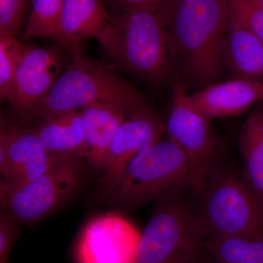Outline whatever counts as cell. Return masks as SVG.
Listing matches in <instances>:
<instances>
[{
  "mask_svg": "<svg viewBox=\"0 0 263 263\" xmlns=\"http://www.w3.org/2000/svg\"><path fill=\"white\" fill-rule=\"evenodd\" d=\"M174 57L197 82L212 84L226 60V0H167L158 9Z\"/></svg>",
  "mask_w": 263,
  "mask_h": 263,
  "instance_id": "cell-1",
  "label": "cell"
},
{
  "mask_svg": "<svg viewBox=\"0 0 263 263\" xmlns=\"http://www.w3.org/2000/svg\"><path fill=\"white\" fill-rule=\"evenodd\" d=\"M70 62L49 91L18 122L26 126L96 103H113L130 114L147 105L143 96L111 69L85 54L79 43L65 46Z\"/></svg>",
  "mask_w": 263,
  "mask_h": 263,
  "instance_id": "cell-2",
  "label": "cell"
},
{
  "mask_svg": "<svg viewBox=\"0 0 263 263\" xmlns=\"http://www.w3.org/2000/svg\"><path fill=\"white\" fill-rule=\"evenodd\" d=\"M188 190L196 193L195 169L182 151L167 138L155 142L132 159L101 195L114 205L134 208Z\"/></svg>",
  "mask_w": 263,
  "mask_h": 263,
  "instance_id": "cell-3",
  "label": "cell"
},
{
  "mask_svg": "<svg viewBox=\"0 0 263 263\" xmlns=\"http://www.w3.org/2000/svg\"><path fill=\"white\" fill-rule=\"evenodd\" d=\"M193 211L203 240L263 239V207L245 176L219 162Z\"/></svg>",
  "mask_w": 263,
  "mask_h": 263,
  "instance_id": "cell-4",
  "label": "cell"
},
{
  "mask_svg": "<svg viewBox=\"0 0 263 263\" xmlns=\"http://www.w3.org/2000/svg\"><path fill=\"white\" fill-rule=\"evenodd\" d=\"M112 22L113 38L108 52L119 67L145 80L165 79L174 56L158 9L130 8L112 15Z\"/></svg>",
  "mask_w": 263,
  "mask_h": 263,
  "instance_id": "cell-5",
  "label": "cell"
},
{
  "mask_svg": "<svg viewBox=\"0 0 263 263\" xmlns=\"http://www.w3.org/2000/svg\"><path fill=\"white\" fill-rule=\"evenodd\" d=\"M156 202L133 263L187 262L204 241L193 209L183 193Z\"/></svg>",
  "mask_w": 263,
  "mask_h": 263,
  "instance_id": "cell-6",
  "label": "cell"
},
{
  "mask_svg": "<svg viewBox=\"0 0 263 263\" xmlns=\"http://www.w3.org/2000/svg\"><path fill=\"white\" fill-rule=\"evenodd\" d=\"M82 159L61 162L39 177L21 183H0L1 212L18 224L44 219L76 193L83 176Z\"/></svg>",
  "mask_w": 263,
  "mask_h": 263,
  "instance_id": "cell-7",
  "label": "cell"
},
{
  "mask_svg": "<svg viewBox=\"0 0 263 263\" xmlns=\"http://www.w3.org/2000/svg\"><path fill=\"white\" fill-rule=\"evenodd\" d=\"M211 119L191 101L182 84L175 86L164 133L188 157L195 169L199 195L219 163L217 142Z\"/></svg>",
  "mask_w": 263,
  "mask_h": 263,
  "instance_id": "cell-8",
  "label": "cell"
},
{
  "mask_svg": "<svg viewBox=\"0 0 263 263\" xmlns=\"http://www.w3.org/2000/svg\"><path fill=\"white\" fill-rule=\"evenodd\" d=\"M141 233L114 213L90 220L74 247L76 263H133Z\"/></svg>",
  "mask_w": 263,
  "mask_h": 263,
  "instance_id": "cell-9",
  "label": "cell"
},
{
  "mask_svg": "<svg viewBox=\"0 0 263 263\" xmlns=\"http://www.w3.org/2000/svg\"><path fill=\"white\" fill-rule=\"evenodd\" d=\"M61 162L43 148L31 127L18 121L2 119L0 172L3 180L24 182L46 174Z\"/></svg>",
  "mask_w": 263,
  "mask_h": 263,
  "instance_id": "cell-10",
  "label": "cell"
},
{
  "mask_svg": "<svg viewBox=\"0 0 263 263\" xmlns=\"http://www.w3.org/2000/svg\"><path fill=\"white\" fill-rule=\"evenodd\" d=\"M165 122L148 105L129 114L116 133L107 153L101 191L108 187L139 152L162 138Z\"/></svg>",
  "mask_w": 263,
  "mask_h": 263,
  "instance_id": "cell-11",
  "label": "cell"
},
{
  "mask_svg": "<svg viewBox=\"0 0 263 263\" xmlns=\"http://www.w3.org/2000/svg\"><path fill=\"white\" fill-rule=\"evenodd\" d=\"M62 53L58 46L29 48L15 74L10 105L21 117L47 94L60 77Z\"/></svg>",
  "mask_w": 263,
  "mask_h": 263,
  "instance_id": "cell-12",
  "label": "cell"
},
{
  "mask_svg": "<svg viewBox=\"0 0 263 263\" xmlns=\"http://www.w3.org/2000/svg\"><path fill=\"white\" fill-rule=\"evenodd\" d=\"M113 34L112 15L103 0H64L56 40L61 46L94 38L108 51Z\"/></svg>",
  "mask_w": 263,
  "mask_h": 263,
  "instance_id": "cell-13",
  "label": "cell"
},
{
  "mask_svg": "<svg viewBox=\"0 0 263 263\" xmlns=\"http://www.w3.org/2000/svg\"><path fill=\"white\" fill-rule=\"evenodd\" d=\"M189 97L211 119L235 117L263 100V81L233 78L212 83Z\"/></svg>",
  "mask_w": 263,
  "mask_h": 263,
  "instance_id": "cell-14",
  "label": "cell"
},
{
  "mask_svg": "<svg viewBox=\"0 0 263 263\" xmlns=\"http://www.w3.org/2000/svg\"><path fill=\"white\" fill-rule=\"evenodd\" d=\"M79 111L84 126V160L103 172L110 143L129 114L122 107L108 103H93Z\"/></svg>",
  "mask_w": 263,
  "mask_h": 263,
  "instance_id": "cell-15",
  "label": "cell"
},
{
  "mask_svg": "<svg viewBox=\"0 0 263 263\" xmlns=\"http://www.w3.org/2000/svg\"><path fill=\"white\" fill-rule=\"evenodd\" d=\"M28 127L43 148L57 160H84V126L79 110L45 118Z\"/></svg>",
  "mask_w": 263,
  "mask_h": 263,
  "instance_id": "cell-16",
  "label": "cell"
},
{
  "mask_svg": "<svg viewBox=\"0 0 263 263\" xmlns=\"http://www.w3.org/2000/svg\"><path fill=\"white\" fill-rule=\"evenodd\" d=\"M226 60L235 79L263 81V42L243 26L229 20Z\"/></svg>",
  "mask_w": 263,
  "mask_h": 263,
  "instance_id": "cell-17",
  "label": "cell"
},
{
  "mask_svg": "<svg viewBox=\"0 0 263 263\" xmlns=\"http://www.w3.org/2000/svg\"><path fill=\"white\" fill-rule=\"evenodd\" d=\"M238 146L245 176L263 207V110L249 115L240 132Z\"/></svg>",
  "mask_w": 263,
  "mask_h": 263,
  "instance_id": "cell-18",
  "label": "cell"
},
{
  "mask_svg": "<svg viewBox=\"0 0 263 263\" xmlns=\"http://www.w3.org/2000/svg\"><path fill=\"white\" fill-rule=\"evenodd\" d=\"M203 247L216 263H263V239L221 238L205 240Z\"/></svg>",
  "mask_w": 263,
  "mask_h": 263,
  "instance_id": "cell-19",
  "label": "cell"
},
{
  "mask_svg": "<svg viewBox=\"0 0 263 263\" xmlns=\"http://www.w3.org/2000/svg\"><path fill=\"white\" fill-rule=\"evenodd\" d=\"M29 48L19 38L0 27V98L3 101L11 102L15 74Z\"/></svg>",
  "mask_w": 263,
  "mask_h": 263,
  "instance_id": "cell-20",
  "label": "cell"
},
{
  "mask_svg": "<svg viewBox=\"0 0 263 263\" xmlns=\"http://www.w3.org/2000/svg\"><path fill=\"white\" fill-rule=\"evenodd\" d=\"M64 0H31L24 38L44 37L56 41Z\"/></svg>",
  "mask_w": 263,
  "mask_h": 263,
  "instance_id": "cell-21",
  "label": "cell"
},
{
  "mask_svg": "<svg viewBox=\"0 0 263 263\" xmlns=\"http://www.w3.org/2000/svg\"><path fill=\"white\" fill-rule=\"evenodd\" d=\"M229 20L243 26L263 42V4L259 0H226Z\"/></svg>",
  "mask_w": 263,
  "mask_h": 263,
  "instance_id": "cell-22",
  "label": "cell"
},
{
  "mask_svg": "<svg viewBox=\"0 0 263 263\" xmlns=\"http://www.w3.org/2000/svg\"><path fill=\"white\" fill-rule=\"evenodd\" d=\"M27 0H0V27L15 37L24 35Z\"/></svg>",
  "mask_w": 263,
  "mask_h": 263,
  "instance_id": "cell-23",
  "label": "cell"
},
{
  "mask_svg": "<svg viewBox=\"0 0 263 263\" xmlns=\"http://www.w3.org/2000/svg\"><path fill=\"white\" fill-rule=\"evenodd\" d=\"M19 224L4 213L0 214V263H8L15 242L20 235Z\"/></svg>",
  "mask_w": 263,
  "mask_h": 263,
  "instance_id": "cell-24",
  "label": "cell"
},
{
  "mask_svg": "<svg viewBox=\"0 0 263 263\" xmlns=\"http://www.w3.org/2000/svg\"><path fill=\"white\" fill-rule=\"evenodd\" d=\"M110 6L117 10V13L124 11L130 8H139V7H152L159 8L167 0H105Z\"/></svg>",
  "mask_w": 263,
  "mask_h": 263,
  "instance_id": "cell-25",
  "label": "cell"
},
{
  "mask_svg": "<svg viewBox=\"0 0 263 263\" xmlns=\"http://www.w3.org/2000/svg\"><path fill=\"white\" fill-rule=\"evenodd\" d=\"M186 263H216L206 249L202 247L194 254Z\"/></svg>",
  "mask_w": 263,
  "mask_h": 263,
  "instance_id": "cell-26",
  "label": "cell"
},
{
  "mask_svg": "<svg viewBox=\"0 0 263 263\" xmlns=\"http://www.w3.org/2000/svg\"><path fill=\"white\" fill-rule=\"evenodd\" d=\"M259 1L260 2V3H262L263 4V0H259Z\"/></svg>",
  "mask_w": 263,
  "mask_h": 263,
  "instance_id": "cell-27",
  "label": "cell"
},
{
  "mask_svg": "<svg viewBox=\"0 0 263 263\" xmlns=\"http://www.w3.org/2000/svg\"><path fill=\"white\" fill-rule=\"evenodd\" d=\"M262 101H263V100H262ZM262 110H263V103H262Z\"/></svg>",
  "mask_w": 263,
  "mask_h": 263,
  "instance_id": "cell-28",
  "label": "cell"
}]
</instances>
